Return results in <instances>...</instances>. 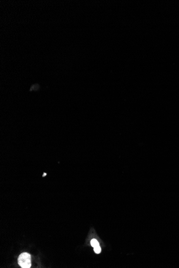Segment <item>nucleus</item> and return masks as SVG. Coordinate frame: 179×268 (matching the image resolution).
<instances>
[{
	"label": "nucleus",
	"mask_w": 179,
	"mask_h": 268,
	"mask_svg": "<svg viewBox=\"0 0 179 268\" xmlns=\"http://www.w3.org/2000/svg\"><path fill=\"white\" fill-rule=\"evenodd\" d=\"M18 263L23 268H30L31 266V255L27 253H23L19 256Z\"/></svg>",
	"instance_id": "obj_1"
},
{
	"label": "nucleus",
	"mask_w": 179,
	"mask_h": 268,
	"mask_svg": "<svg viewBox=\"0 0 179 268\" xmlns=\"http://www.w3.org/2000/svg\"><path fill=\"white\" fill-rule=\"evenodd\" d=\"M91 246L93 247H96L97 246H99V243L98 242V241L96 240V239H92L91 241Z\"/></svg>",
	"instance_id": "obj_2"
},
{
	"label": "nucleus",
	"mask_w": 179,
	"mask_h": 268,
	"mask_svg": "<svg viewBox=\"0 0 179 268\" xmlns=\"http://www.w3.org/2000/svg\"><path fill=\"white\" fill-rule=\"evenodd\" d=\"M94 251L97 254H99L101 252V248L100 246L99 245L96 247H94Z\"/></svg>",
	"instance_id": "obj_3"
}]
</instances>
